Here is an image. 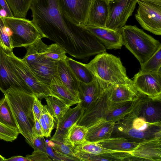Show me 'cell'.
Wrapping results in <instances>:
<instances>
[{
  "label": "cell",
  "instance_id": "cell-1",
  "mask_svg": "<svg viewBox=\"0 0 161 161\" xmlns=\"http://www.w3.org/2000/svg\"><path fill=\"white\" fill-rule=\"evenodd\" d=\"M30 9L32 21L43 38L54 41L71 56L77 57L91 47L92 34L68 19L57 0H33Z\"/></svg>",
  "mask_w": 161,
  "mask_h": 161
},
{
  "label": "cell",
  "instance_id": "cell-2",
  "mask_svg": "<svg viewBox=\"0 0 161 161\" xmlns=\"http://www.w3.org/2000/svg\"><path fill=\"white\" fill-rule=\"evenodd\" d=\"M19 132L32 147L34 124L33 104L36 96L21 90L10 87L4 93Z\"/></svg>",
  "mask_w": 161,
  "mask_h": 161
},
{
  "label": "cell",
  "instance_id": "cell-3",
  "mask_svg": "<svg viewBox=\"0 0 161 161\" xmlns=\"http://www.w3.org/2000/svg\"><path fill=\"white\" fill-rule=\"evenodd\" d=\"M119 137L140 143L161 138V123L147 122L132 111L124 119L115 123L110 137Z\"/></svg>",
  "mask_w": 161,
  "mask_h": 161
},
{
  "label": "cell",
  "instance_id": "cell-4",
  "mask_svg": "<svg viewBox=\"0 0 161 161\" xmlns=\"http://www.w3.org/2000/svg\"><path fill=\"white\" fill-rule=\"evenodd\" d=\"M93 75L108 85H132L119 58L104 52L85 64Z\"/></svg>",
  "mask_w": 161,
  "mask_h": 161
},
{
  "label": "cell",
  "instance_id": "cell-5",
  "mask_svg": "<svg viewBox=\"0 0 161 161\" xmlns=\"http://www.w3.org/2000/svg\"><path fill=\"white\" fill-rule=\"evenodd\" d=\"M120 32L123 45L137 58L141 65L161 47L158 41L136 25H125Z\"/></svg>",
  "mask_w": 161,
  "mask_h": 161
},
{
  "label": "cell",
  "instance_id": "cell-6",
  "mask_svg": "<svg viewBox=\"0 0 161 161\" xmlns=\"http://www.w3.org/2000/svg\"><path fill=\"white\" fill-rule=\"evenodd\" d=\"M3 18L10 30L13 48L19 47L26 48L39 39L43 38L32 20L14 16Z\"/></svg>",
  "mask_w": 161,
  "mask_h": 161
},
{
  "label": "cell",
  "instance_id": "cell-7",
  "mask_svg": "<svg viewBox=\"0 0 161 161\" xmlns=\"http://www.w3.org/2000/svg\"><path fill=\"white\" fill-rule=\"evenodd\" d=\"M135 18L145 30L161 35V0H137Z\"/></svg>",
  "mask_w": 161,
  "mask_h": 161
},
{
  "label": "cell",
  "instance_id": "cell-8",
  "mask_svg": "<svg viewBox=\"0 0 161 161\" xmlns=\"http://www.w3.org/2000/svg\"><path fill=\"white\" fill-rule=\"evenodd\" d=\"M7 51L11 68L25 82L32 93L40 100L50 95L48 86L38 79L28 64L22 59L16 57L13 51Z\"/></svg>",
  "mask_w": 161,
  "mask_h": 161
},
{
  "label": "cell",
  "instance_id": "cell-9",
  "mask_svg": "<svg viewBox=\"0 0 161 161\" xmlns=\"http://www.w3.org/2000/svg\"><path fill=\"white\" fill-rule=\"evenodd\" d=\"M111 103L108 86L95 101L84 110L77 124L87 128L101 120H105Z\"/></svg>",
  "mask_w": 161,
  "mask_h": 161
},
{
  "label": "cell",
  "instance_id": "cell-10",
  "mask_svg": "<svg viewBox=\"0 0 161 161\" xmlns=\"http://www.w3.org/2000/svg\"><path fill=\"white\" fill-rule=\"evenodd\" d=\"M137 0H112L109 2V13L105 27L119 31L132 14Z\"/></svg>",
  "mask_w": 161,
  "mask_h": 161
},
{
  "label": "cell",
  "instance_id": "cell-11",
  "mask_svg": "<svg viewBox=\"0 0 161 161\" xmlns=\"http://www.w3.org/2000/svg\"><path fill=\"white\" fill-rule=\"evenodd\" d=\"M10 87L33 93L23 80L12 69L8 60V51L0 46V90L4 94Z\"/></svg>",
  "mask_w": 161,
  "mask_h": 161
},
{
  "label": "cell",
  "instance_id": "cell-12",
  "mask_svg": "<svg viewBox=\"0 0 161 161\" xmlns=\"http://www.w3.org/2000/svg\"><path fill=\"white\" fill-rule=\"evenodd\" d=\"M65 16L78 26L86 25L88 12L94 0H57Z\"/></svg>",
  "mask_w": 161,
  "mask_h": 161
},
{
  "label": "cell",
  "instance_id": "cell-13",
  "mask_svg": "<svg viewBox=\"0 0 161 161\" xmlns=\"http://www.w3.org/2000/svg\"><path fill=\"white\" fill-rule=\"evenodd\" d=\"M132 82L139 93L152 98L161 97V73L139 72L134 75Z\"/></svg>",
  "mask_w": 161,
  "mask_h": 161
},
{
  "label": "cell",
  "instance_id": "cell-14",
  "mask_svg": "<svg viewBox=\"0 0 161 161\" xmlns=\"http://www.w3.org/2000/svg\"><path fill=\"white\" fill-rule=\"evenodd\" d=\"M161 98H152L141 93L139 102L132 112L147 122L161 123Z\"/></svg>",
  "mask_w": 161,
  "mask_h": 161
},
{
  "label": "cell",
  "instance_id": "cell-15",
  "mask_svg": "<svg viewBox=\"0 0 161 161\" xmlns=\"http://www.w3.org/2000/svg\"><path fill=\"white\" fill-rule=\"evenodd\" d=\"M81 102L73 108H69L57 121L55 132L50 140L53 142L66 143L67 132L74 124L77 123L84 112Z\"/></svg>",
  "mask_w": 161,
  "mask_h": 161
},
{
  "label": "cell",
  "instance_id": "cell-16",
  "mask_svg": "<svg viewBox=\"0 0 161 161\" xmlns=\"http://www.w3.org/2000/svg\"><path fill=\"white\" fill-rule=\"evenodd\" d=\"M130 154L131 160L161 161V138H155L139 143Z\"/></svg>",
  "mask_w": 161,
  "mask_h": 161
},
{
  "label": "cell",
  "instance_id": "cell-17",
  "mask_svg": "<svg viewBox=\"0 0 161 161\" xmlns=\"http://www.w3.org/2000/svg\"><path fill=\"white\" fill-rule=\"evenodd\" d=\"M83 27L95 36L106 49H120L123 45L120 30L115 31L106 27L91 25Z\"/></svg>",
  "mask_w": 161,
  "mask_h": 161
},
{
  "label": "cell",
  "instance_id": "cell-18",
  "mask_svg": "<svg viewBox=\"0 0 161 161\" xmlns=\"http://www.w3.org/2000/svg\"><path fill=\"white\" fill-rule=\"evenodd\" d=\"M109 85L95 76L94 80L89 83L80 82L78 97L81 101L83 109L84 110L95 101Z\"/></svg>",
  "mask_w": 161,
  "mask_h": 161
},
{
  "label": "cell",
  "instance_id": "cell-19",
  "mask_svg": "<svg viewBox=\"0 0 161 161\" xmlns=\"http://www.w3.org/2000/svg\"><path fill=\"white\" fill-rule=\"evenodd\" d=\"M58 62L42 55L35 62L27 64L38 79L48 86L53 77H58Z\"/></svg>",
  "mask_w": 161,
  "mask_h": 161
},
{
  "label": "cell",
  "instance_id": "cell-20",
  "mask_svg": "<svg viewBox=\"0 0 161 161\" xmlns=\"http://www.w3.org/2000/svg\"><path fill=\"white\" fill-rule=\"evenodd\" d=\"M110 1H93L89 10L85 26L105 27L109 15Z\"/></svg>",
  "mask_w": 161,
  "mask_h": 161
},
{
  "label": "cell",
  "instance_id": "cell-21",
  "mask_svg": "<svg viewBox=\"0 0 161 161\" xmlns=\"http://www.w3.org/2000/svg\"><path fill=\"white\" fill-rule=\"evenodd\" d=\"M115 123L101 120L87 128L85 140L88 142L97 143L111 137Z\"/></svg>",
  "mask_w": 161,
  "mask_h": 161
},
{
  "label": "cell",
  "instance_id": "cell-22",
  "mask_svg": "<svg viewBox=\"0 0 161 161\" xmlns=\"http://www.w3.org/2000/svg\"><path fill=\"white\" fill-rule=\"evenodd\" d=\"M109 98L112 102L120 103L137 99L140 93L132 85H110Z\"/></svg>",
  "mask_w": 161,
  "mask_h": 161
},
{
  "label": "cell",
  "instance_id": "cell-23",
  "mask_svg": "<svg viewBox=\"0 0 161 161\" xmlns=\"http://www.w3.org/2000/svg\"><path fill=\"white\" fill-rule=\"evenodd\" d=\"M57 73L58 78L63 85L78 97L80 81L68 66L65 60L58 62Z\"/></svg>",
  "mask_w": 161,
  "mask_h": 161
},
{
  "label": "cell",
  "instance_id": "cell-24",
  "mask_svg": "<svg viewBox=\"0 0 161 161\" xmlns=\"http://www.w3.org/2000/svg\"><path fill=\"white\" fill-rule=\"evenodd\" d=\"M141 93L136 99L120 103L111 102L105 120L116 122L124 119L134 109L138 103Z\"/></svg>",
  "mask_w": 161,
  "mask_h": 161
},
{
  "label": "cell",
  "instance_id": "cell-25",
  "mask_svg": "<svg viewBox=\"0 0 161 161\" xmlns=\"http://www.w3.org/2000/svg\"><path fill=\"white\" fill-rule=\"evenodd\" d=\"M50 95L71 106L80 102L79 98L71 93L62 84L58 77H53L48 86Z\"/></svg>",
  "mask_w": 161,
  "mask_h": 161
},
{
  "label": "cell",
  "instance_id": "cell-26",
  "mask_svg": "<svg viewBox=\"0 0 161 161\" xmlns=\"http://www.w3.org/2000/svg\"><path fill=\"white\" fill-rule=\"evenodd\" d=\"M33 44L40 53L53 61L58 62L65 60L67 57L66 51L56 43L47 45L40 39Z\"/></svg>",
  "mask_w": 161,
  "mask_h": 161
},
{
  "label": "cell",
  "instance_id": "cell-27",
  "mask_svg": "<svg viewBox=\"0 0 161 161\" xmlns=\"http://www.w3.org/2000/svg\"><path fill=\"white\" fill-rule=\"evenodd\" d=\"M102 147L117 152L130 153L136 147L139 143L130 141L122 137H110L97 143Z\"/></svg>",
  "mask_w": 161,
  "mask_h": 161
},
{
  "label": "cell",
  "instance_id": "cell-28",
  "mask_svg": "<svg viewBox=\"0 0 161 161\" xmlns=\"http://www.w3.org/2000/svg\"><path fill=\"white\" fill-rule=\"evenodd\" d=\"M65 60L68 66L80 82L88 83L94 80L95 76L86 67L85 64L68 57Z\"/></svg>",
  "mask_w": 161,
  "mask_h": 161
},
{
  "label": "cell",
  "instance_id": "cell-29",
  "mask_svg": "<svg viewBox=\"0 0 161 161\" xmlns=\"http://www.w3.org/2000/svg\"><path fill=\"white\" fill-rule=\"evenodd\" d=\"M45 98L48 108L56 122L63 116L70 107L53 96L49 95Z\"/></svg>",
  "mask_w": 161,
  "mask_h": 161
},
{
  "label": "cell",
  "instance_id": "cell-30",
  "mask_svg": "<svg viewBox=\"0 0 161 161\" xmlns=\"http://www.w3.org/2000/svg\"><path fill=\"white\" fill-rule=\"evenodd\" d=\"M87 129L83 126L73 125L68 130L65 138L66 143L72 146L86 141Z\"/></svg>",
  "mask_w": 161,
  "mask_h": 161
},
{
  "label": "cell",
  "instance_id": "cell-31",
  "mask_svg": "<svg viewBox=\"0 0 161 161\" xmlns=\"http://www.w3.org/2000/svg\"><path fill=\"white\" fill-rule=\"evenodd\" d=\"M141 67V73H161V47Z\"/></svg>",
  "mask_w": 161,
  "mask_h": 161
},
{
  "label": "cell",
  "instance_id": "cell-32",
  "mask_svg": "<svg viewBox=\"0 0 161 161\" xmlns=\"http://www.w3.org/2000/svg\"><path fill=\"white\" fill-rule=\"evenodd\" d=\"M0 122L17 130L19 133L11 110L4 96L0 99Z\"/></svg>",
  "mask_w": 161,
  "mask_h": 161
},
{
  "label": "cell",
  "instance_id": "cell-33",
  "mask_svg": "<svg viewBox=\"0 0 161 161\" xmlns=\"http://www.w3.org/2000/svg\"><path fill=\"white\" fill-rule=\"evenodd\" d=\"M14 16L25 18L33 0H6Z\"/></svg>",
  "mask_w": 161,
  "mask_h": 161
},
{
  "label": "cell",
  "instance_id": "cell-34",
  "mask_svg": "<svg viewBox=\"0 0 161 161\" xmlns=\"http://www.w3.org/2000/svg\"><path fill=\"white\" fill-rule=\"evenodd\" d=\"M73 149L75 150L82 151L95 154L117 152L104 148L97 143L89 142L86 141L82 143L75 145L73 146Z\"/></svg>",
  "mask_w": 161,
  "mask_h": 161
},
{
  "label": "cell",
  "instance_id": "cell-35",
  "mask_svg": "<svg viewBox=\"0 0 161 161\" xmlns=\"http://www.w3.org/2000/svg\"><path fill=\"white\" fill-rule=\"evenodd\" d=\"M74 155L80 161H116V158L113 153L95 154L74 150Z\"/></svg>",
  "mask_w": 161,
  "mask_h": 161
},
{
  "label": "cell",
  "instance_id": "cell-36",
  "mask_svg": "<svg viewBox=\"0 0 161 161\" xmlns=\"http://www.w3.org/2000/svg\"><path fill=\"white\" fill-rule=\"evenodd\" d=\"M0 46L7 51H13L11 32L3 18L0 15Z\"/></svg>",
  "mask_w": 161,
  "mask_h": 161
},
{
  "label": "cell",
  "instance_id": "cell-37",
  "mask_svg": "<svg viewBox=\"0 0 161 161\" xmlns=\"http://www.w3.org/2000/svg\"><path fill=\"white\" fill-rule=\"evenodd\" d=\"M19 134L16 129L12 128L0 122V139L12 142L16 139Z\"/></svg>",
  "mask_w": 161,
  "mask_h": 161
},
{
  "label": "cell",
  "instance_id": "cell-38",
  "mask_svg": "<svg viewBox=\"0 0 161 161\" xmlns=\"http://www.w3.org/2000/svg\"><path fill=\"white\" fill-rule=\"evenodd\" d=\"M53 142L55 144L52 148L54 151L63 155L77 158L74 155L73 146L65 143Z\"/></svg>",
  "mask_w": 161,
  "mask_h": 161
},
{
  "label": "cell",
  "instance_id": "cell-39",
  "mask_svg": "<svg viewBox=\"0 0 161 161\" xmlns=\"http://www.w3.org/2000/svg\"><path fill=\"white\" fill-rule=\"evenodd\" d=\"M26 48V53L22 59L27 64L35 62L42 55L38 52L33 44L29 45Z\"/></svg>",
  "mask_w": 161,
  "mask_h": 161
},
{
  "label": "cell",
  "instance_id": "cell-40",
  "mask_svg": "<svg viewBox=\"0 0 161 161\" xmlns=\"http://www.w3.org/2000/svg\"><path fill=\"white\" fill-rule=\"evenodd\" d=\"M46 153L53 160L56 161H80L77 158H74L60 154L54 151H53V148L48 146L46 142Z\"/></svg>",
  "mask_w": 161,
  "mask_h": 161
},
{
  "label": "cell",
  "instance_id": "cell-41",
  "mask_svg": "<svg viewBox=\"0 0 161 161\" xmlns=\"http://www.w3.org/2000/svg\"><path fill=\"white\" fill-rule=\"evenodd\" d=\"M42 116L47 125L51 131L55 127L56 121L49 111L47 105H43Z\"/></svg>",
  "mask_w": 161,
  "mask_h": 161
},
{
  "label": "cell",
  "instance_id": "cell-42",
  "mask_svg": "<svg viewBox=\"0 0 161 161\" xmlns=\"http://www.w3.org/2000/svg\"><path fill=\"white\" fill-rule=\"evenodd\" d=\"M26 157L30 161H50L52 160L46 153L38 150L34 151L31 154L27 155Z\"/></svg>",
  "mask_w": 161,
  "mask_h": 161
},
{
  "label": "cell",
  "instance_id": "cell-43",
  "mask_svg": "<svg viewBox=\"0 0 161 161\" xmlns=\"http://www.w3.org/2000/svg\"><path fill=\"white\" fill-rule=\"evenodd\" d=\"M46 144L44 136L36 137L34 138L32 148L34 151L38 150L46 153Z\"/></svg>",
  "mask_w": 161,
  "mask_h": 161
},
{
  "label": "cell",
  "instance_id": "cell-44",
  "mask_svg": "<svg viewBox=\"0 0 161 161\" xmlns=\"http://www.w3.org/2000/svg\"><path fill=\"white\" fill-rule=\"evenodd\" d=\"M0 15L3 17L14 16L6 0H0Z\"/></svg>",
  "mask_w": 161,
  "mask_h": 161
},
{
  "label": "cell",
  "instance_id": "cell-45",
  "mask_svg": "<svg viewBox=\"0 0 161 161\" xmlns=\"http://www.w3.org/2000/svg\"><path fill=\"white\" fill-rule=\"evenodd\" d=\"M32 109L34 115L39 120L42 114L43 105L40 100L36 96L33 102Z\"/></svg>",
  "mask_w": 161,
  "mask_h": 161
},
{
  "label": "cell",
  "instance_id": "cell-46",
  "mask_svg": "<svg viewBox=\"0 0 161 161\" xmlns=\"http://www.w3.org/2000/svg\"><path fill=\"white\" fill-rule=\"evenodd\" d=\"M34 124L33 129L34 138L37 136H44L43 133L39 120L34 115Z\"/></svg>",
  "mask_w": 161,
  "mask_h": 161
},
{
  "label": "cell",
  "instance_id": "cell-47",
  "mask_svg": "<svg viewBox=\"0 0 161 161\" xmlns=\"http://www.w3.org/2000/svg\"><path fill=\"white\" fill-rule=\"evenodd\" d=\"M39 120L42 128L44 136L46 137H50L52 131L50 130L42 115Z\"/></svg>",
  "mask_w": 161,
  "mask_h": 161
},
{
  "label": "cell",
  "instance_id": "cell-48",
  "mask_svg": "<svg viewBox=\"0 0 161 161\" xmlns=\"http://www.w3.org/2000/svg\"><path fill=\"white\" fill-rule=\"evenodd\" d=\"M5 161H30L26 157L21 156H15L5 159Z\"/></svg>",
  "mask_w": 161,
  "mask_h": 161
},
{
  "label": "cell",
  "instance_id": "cell-49",
  "mask_svg": "<svg viewBox=\"0 0 161 161\" xmlns=\"http://www.w3.org/2000/svg\"><path fill=\"white\" fill-rule=\"evenodd\" d=\"M5 158L0 154V161H5Z\"/></svg>",
  "mask_w": 161,
  "mask_h": 161
},
{
  "label": "cell",
  "instance_id": "cell-50",
  "mask_svg": "<svg viewBox=\"0 0 161 161\" xmlns=\"http://www.w3.org/2000/svg\"><path fill=\"white\" fill-rule=\"evenodd\" d=\"M109 0V1H111V0Z\"/></svg>",
  "mask_w": 161,
  "mask_h": 161
}]
</instances>
